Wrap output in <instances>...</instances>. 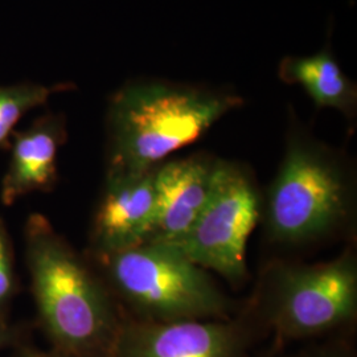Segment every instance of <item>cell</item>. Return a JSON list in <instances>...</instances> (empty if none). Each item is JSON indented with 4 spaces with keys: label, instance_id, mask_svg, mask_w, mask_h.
<instances>
[{
    "label": "cell",
    "instance_id": "obj_1",
    "mask_svg": "<svg viewBox=\"0 0 357 357\" xmlns=\"http://www.w3.org/2000/svg\"><path fill=\"white\" fill-rule=\"evenodd\" d=\"M243 105V97L228 86L162 78L128 81L109 102L107 172L153 169Z\"/></svg>",
    "mask_w": 357,
    "mask_h": 357
},
{
    "label": "cell",
    "instance_id": "obj_2",
    "mask_svg": "<svg viewBox=\"0 0 357 357\" xmlns=\"http://www.w3.org/2000/svg\"><path fill=\"white\" fill-rule=\"evenodd\" d=\"M352 213V180L342 153L311 135L294 113L278 172L268 188V236L287 245L318 241Z\"/></svg>",
    "mask_w": 357,
    "mask_h": 357
},
{
    "label": "cell",
    "instance_id": "obj_3",
    "mask_svg": "<svg viewBox=\"0 0 357 357\" xmlns=\"http://www.w3.org/2000/svg\"><path fill=\"white\" fill-rule=\"evenodd\" d=\"M26 259L38 312L52 337L73 354H88L114 339L110 298L84 261L44 217L26 225Z\"/></svg>",
    "mask_w": 357,
    "mask_h": 357
},
{
    "label": "cell",
    "instance_id": "obj_4",
    "mask_svg": "<svg viewBox=\"0 0 357 357\" xmlns=\"http://www.w3.org/2000/svg\"><path fill=\"white\" fill-rule=\"evenodd\" d=\"M103 259L116 293L141 320H212L229 312V301L205 268L172 245L144 243Z\"/></svg>",
    "mask_w": 357,
    "mask_h": 357
},
{
    "label": "cell",
    "instance_id": "obj_5",
    "mask_svg": "<svg viewBox=\"0 0 357 357\" xmlns=\"http://www.w3.org/2000/svg\"><path fill=\"white\" fill-rule=\"evenodd\" d=\"M264 305L278 335L301 339L340 327L357 311V262L352 252L318 265H277Z\"/></svg>",
    "mask_w": 357,
    "mask_h": 357
},
{
    "label": "cell",
    "instance_id": "obj_6",
    "mask_svg": "<svg viewBox=\"0 0 357 357\" xmlns=\"http://www.w3.org/2000/svg\"><path fill=\"white\" fill-rule=\"evenodd\" d=\"M259 197L245 167L217 159L212 191L190 231L172 246L228 281L246 277V243L259 218Z\"/></svg>",
    "mask_w": 357,
    "mask_h": 357
},
{
    "label": "cell",
    "instance_id": "obj_7",
    "mask_svg": "<svg viewBox=\"0 0 357 357\" xmlns=\"http://www.w3.org/2000/svg\"><path fill=\"white\" fill-rule=\"evenodd\" d=\"M112 357H243L245 331L222 320L134 321L115 332Z\"/></svg>",
    "mask_w": 357,
    "mask_h": 357
},
{
    "label": "cell",
    "instance_id": "obj_8",
    "mask_svg": "<svg viewBox=\"0 0 357 357\" xmlns=\"http://www.w3.org/2000/svg\"><path fill=\"white\" fill-rule=\"evenodd\" d=\"M216 160L195 153L155 168L153 225L146 243L174 245L190 231L212 191Z\"/></svg>",
    "mask_w": 357,
    "mask_h": 357
},
{
    "label": "cell",
    "instance_id": "obj_9",
    "mask_svg": "<svg viewBox=\"0 0 357 357\" xmlns=\"http://www.w3.org/2000/svg\"><path fill=\"white\" fill-rule=\"evenodd\" d=\"M155 168L143 174L107 172L91 231L93 246L102 258L147 241L155 206Z\"/></svg>",
    "mask_w": 357,
    "mask_h": 357
},
{
    "label": "cell",
    "instance_id": "obj_10",
    "mask_svg": "<svg viewBox=\"0 0 357 357\" xmlns=\"http://www.w3.org/2000/svg\"><path fill=\"white\" fill-rule=\"evenodd\" d=\"M66 139L64 116L45 115L16 134L1 185V202L11 205L26 193L44 190L56 180L57 153Z\"/></svg>",
    "mask_w": 357,
    "mask_h": 357
},
{
    "label": "cell",
    "instance_id": "obj_11",
    "mask_svg": "<svg viewBox=\"0 0 357 357\" xmlns=\"http://www.w3.org/2000/svg\"><path fill=\"white\" fill-rule=\"evenodd\" d=\"M278 77L287 85H299L315 107L335 109L352 121L356 116L357 85L345 76L330 40L311 56H286L278 65Z\"/></svg>",
    "mask_w": 357,
    "mask_h": 357
},
{
    "label": "cell",
    "instance_id": "obj_12",
    "mask_svg": "<svg viewBox=\"0 0 357 357\" xmlns=\"http://www.w3.org/2000/svg\"><path fill=\"white\" fill-rule=\"evenodd\" d=\"M70 82L53 86L40 84H17L13 86H0V147L7 142L13 128L29 110L45 105L52 94L73 89Z\"/></svg>",
    "mask_w": 357,
    "mask_h": 357
},
{
    "label": "cell",
    "instance_id": "obj_13",
    "mask_svg": "<svg viewBox=\"0 0 357 357\" xmlns=\"http://www.w3.org/2000/svg\"><path fill=\"white\" fill-rule=\"evenodd\" d=\"M15 287L13 253L6 227L0 220V307L6 305Z\"/></svg>",
    "mask_w": 357,
    "mask_h": 357
},
{
    "label": "cell",
    "instance_id": "obj_14",
    "mask_svg": "<svg viewBox=\"0 0 357 357\" xmlns=\"http://www.w3.org/2000/svg\"><path fill=\"white\" fill-rule=\"evenodd\" d=\"M310 357H343L342 355H339V354H332V352H320V354H317V355H314V356Z\"/></svg>",
    "mask_w": 357,
    "mask_h": 357
},
{
    "label": "cell",
    "instance_id": "obj_15",
    "mask_svg": "<svg viewBox=\"0 0 357 357\" xmlns=\"http://www.w3.org/2000/svg\"><path fill=\"white\" fill-rule=\"evenodd\" d=\"M0 342H1V331H0Z\"/></svg>",
    "mask_w": 357,
    "mask_h": 357
}]
</instances>
